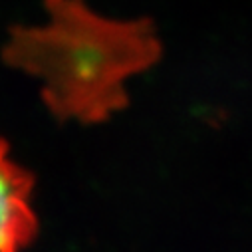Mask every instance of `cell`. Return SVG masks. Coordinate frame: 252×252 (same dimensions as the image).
I'll use <instances>...</instances> for the list:
<instances>
[{
  "mask_svg": "<svg viewBox=\"0 0 252 252\" xmlns=\"http://www.w3.org/2000/svg\"><path fill=\"white\" fill-rule=\"evenodd\" d=\"M48 18L10 30L2 58L40 82L60 121L99 123L127 105V84L161 58L151 20H115L84 0H44Z\"/></svg>",
  "mask_w": 252,
  "mask_h": 252,
  "instance_id": "6da1fadb",
  "label": "cell"
},
{
  "mask_svg": "<svg viewBox=\"0 0 252 252\" xmlns=\"http://www.w3.org/2000/svg\"><path fill=\"white\" fill-rule=\"evenodd\" d=\"M32 189V173L10 157L8 143L0 139V252H20L36 236Z\"/></svg>",
  "mask_w": 252,
  "mask_h": 252,
  "instance_id": "7a4b0ae2",
  "label": "cell"
}]
</instances>
